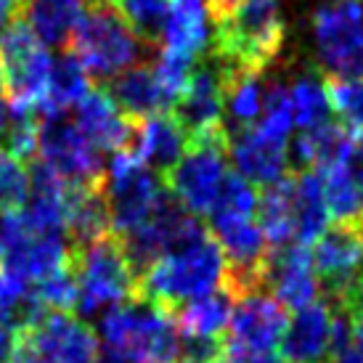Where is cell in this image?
Listing matches in <instances>:
<instances>
[{
  "mask_svg": "<svg viewBox=\"0 0 363 363\" xmlns=\"http://www.w3.org/2000/svg\"><path fill=\"white\" fill-rule=\"evenodd\" d=\"M223 99H225V64L207 51L196 59L186 91L172 104L170 114L178 120L186 135L223 122Z\"/></svg>",
  "mask_w": 363,
  "mask_h": 363,
  "instance_id": "13",
  "label": "cell"
},
{
  "mask_svg": "<svg viewBox=\"0 0 363 363\" xmlns=\"http://www.w3.org/2000/svg\"><path fill=\"white\" fill-rule=\"evenodd\" d=\"M51 53L32 30L19 19L11 16L0 30V74H3V93L9 109L32 106L45 96L48 74H51Z\"/></svg>",
  "mask_w": 363,
  "mask_h": 363,
  "instance_id": "8",
  "label": "cell"
},
{
  "mask_svg": "<svg viewBox=\"0 0 363 363\" xmlns=\"http://www.w3.org/2000/svg\"><path fill=\"white\" fill-rule=\"evenodd\" d=\"M286 149V138L273 135L257 125L228 133V157L236 164V172L255 189L276 183L289 172Z\"/></svg>",
  "mask_w": 363,
  "mask_h": 363,
  "instance_id": "15",
  "label": "cell"
},
{
  "mask_svg": "<svg viewBox=\"0 0 363 363\" xmlns=\"http://www.w3.org/2000/svg\"><path fill=\"white\" fill-rule=\"evenodd\" d=\"M329 326H332V303L326 297L297 308L279 342L284 363L329 361Z\"/></svg>",
  "mask_w": 363,
  "mask_h": 363,
  "instance_id": "18",
  "label": "cell"
},
{
  "mask_svg": "<svg viewBox=\"0 0 363 363\" xmlns=\"http://www.w3.org/2000/svg\"><path fill=\"white\" fill-rule=\"evenodd\" d=\"M99 332L106 347L120 350L130 363H175L181 358V329L172 313L135 294L99 315Z\"/></svg>",
  "mask_w": 363,
  "mask_h": 363,
  "instance_id": "3",
  "label": "cell"
},
{
  "mask_svg": "<svg viewBox=\"0 0 363 363\" xmlns=\"http://www.w3.org/2000/svg\"><path fill=\"white\" fill-rule=\"evenodd\" d=\"M16 6H19V0H0V30H3V24L16 13Z\"/></svg>",
  "mask_w": 363,
  "mask_h": 363,
  "instance_id": "43",
  "label": "cell"
},
{
  "mask_svg": "<svg viewBox=\"0 0 363 363\" xmlns=\"http://www.w3.org/2000/svg\"><path fill=\"white\" fill-rule=\"evenodd\" d=\"M0 260H3V242H0Z\"/></svg>",
  "mask_w": 363,
  "mask_h": 363,
  "instance_id": "49",
  "label": "cell"
},
{
  "mask_svg": "<svg viewBox=\"0 0 363 363\" xmlns=\"http://www.w3.org/2000/svg\"><path fill=\"white\" fill-rule=\"evenodd\" d=\"M96 363H130V361H128L120 350H114V347H104V350H99V355H96Z\"/></svg>",
  "mask_w": 363,
  "mask_h": 363,
  "instance_id": "42",
  "label": "cell"
},
{
  "mask_svg": "<svg viewBox=\"0 0 363 363\" xmlns=\"http://www.w3.org/2000/svg\"><path fill=\"white\" fill-rule=\"evenodd\" d=\"M233 300L236 297L231 289H225L220 284L218 289L175 308L172 318L181 329V337H225Z\"/></svg>",
  "mask_w": 363,
  "mask_h": 363,
  "instance_id": "26",
  "label": "cell"
},
{
  "mask_svg": "<svg viewBox=\"0 0 363 363\" xmlns=\"http://www.w3.org/2000/svg\"><path fill=\"white\" fill-rule=\"evenodd\" d=\"M255 220L262 228L271 250L286 247L294 242V172L289 170L276 183L262 186L257 194Z\"/></svg>",
  "mask_w": 363,
  "mask_h": 363,
  "instance_id": "24",
  "label": "cell"
},
{
  "mask_svg": "<svg viewBox=\"0 0 363 363\" xmlns=\"http://www.w3.org/2000/svg\"><path fill=\"white\" fill-rule=\"evenodd\" d=\"M175 363H196V361H189V358H181V361H175Z\"/></svg>",
  "mask_w": 363,
  "mask_h": 363,
  "instance_id": "48",
  "label": "cell"
},
{
  "mask_svg": "<svg viewBox=\"0 0 363 363\" xmlns=\"http://www.w3.org/2000/svg\"><path fill=\"white\" fill-rule=\"evenodd\" d=\"M130 152L149 170L164 178L186 152V133L170 111H157L152 117L135 120Z\"/></svg>",
  "mask_w": 363,
  "mask_h": 363,
  "instance_id": "21",
  "label": "cell"
},
{
  "mask_svg": "<svg viewBox=\"0 0 363 363\" xmlns=\"http://www.w3.org/2000/svg\"><path fill=\"white\" fill-rule=\"evenodd\" d=\"M355 189H358V223L363 225V170L355 175Z\"/></svg>",
  "mask_w": 363,
  "mask_h": 363,
  "instance_id": "46",
  "label": "cell"
},
{
  "mask_svg": "<svg viewBox=\"0 0 363 363\" xmlns=\"http://www.w3.org/2000/svg\"><path fill=\"white\" fill-rule=\"evenodd\" d=\"M313 271L321 286V297L329 303L340 300L347 284L363 271V225L361 223H334L311 244Z\"/></svg>",
  "mask_w": 363,
  "mask_h": 363,
  "instance_id": "12",
  "label": "cell"
},
{
  "mask_svg": "<svg viewBox=\"0 0 363 363\" xmlns=\"http://www.w3.org/2000/svg\"><path fill=\"white\" fill-rule=\"evenodd\" d=\"M9 363H53V361L38 347V342L32 340V334L27 329H19V332H13Z\"/></svg>",
  "mask_w": 363,
  "mask_h": 363,
  "instance_id": "38",
  "label": "cell"
},
{
  "mask_svg": "<svg viewBox=\"0 0 363 363\" xmlns=\"http://www.w3.org/2000/svg\"><path fill=\"white\" fill-rule=\"evenodd\" d=\"M91 88V74L85 72L80 59L72 51H61L56 56V61L51 64L48 88H45L43 101L38 104V117L40 114H56V111L72 109Z\"/></svg>",
  "mask_w": 363,
  "mask_h": 363,
  "instance_id": "29",
  "label": "cell"
},
{
  "mask_svg": "<svg viewBox=\"0 0 363 363\" xmlns=\"http://www.w3.org/2000/svg\"><path fill=\"white\" fill-rule=\"evenodd\" d=\"M220 363H284V358L276 353H242V350H231L225 345Z\"/></svg>",
  "mask_w": 363,
  "mask_h": 363,
  "instance_id": "40",
  "label": "cell"
},
{
  "mask_svg": "<svg viewBox=\"0 0 363 363\" xmlns=\"http://www.w3.org/2000/svg\"><path fill=\"white\" fill-rule=\"evenodd\" d=\"M99 85H104V91L111 96V101L117 104L122 114L133 122L152 117L157 111H167L157 77H154L152 61H135L133 67L122 69L120 74H114L111 80L99 82Z\"/></svg>",
  "mask_w": 363,
  "mask_h": 363,
  "instance_id": "22",
  "label": "cell"
},
{
  "mask_svg": "<svg viewBox=\"0 0 363 363\" xmlns=\"http://www.w3.org/2000/svg\"><path fill=\"white\" fill-rule=\"evenodd\" d=\"M239 0H204V9H207V16L215 19V16H223L236 6Z\"/></svg>",
  "mask_w": 363,
  "mask_h": 363,
  "instance_id": "41",
  "label": "cell"
},
{
  "mask_svg": "<svg viewBox=\"0 0 363 363\" xmlns=\"http://www.w3.org/2000/svg\"><path fill=\"white\" fill-rule=\"evenodd\" d=\"M74 125L99 152H125L133 146L135 122L122 114L104 85L91 88L74 104Z\"/></svg>",
  "mask_w": 363,
  "mask_h": 363,
  "instance_id": "17",
  "label": "cell"
},
{
  "mask_svg": "<svg viewBox=\"0 0 363 363\" xmlns=\"http://www.w3.org/2000/svg\"><path fill=\"white\" fill-rule=\"evenodd\" d=\"M30 196V170L0 149V215L21 212Z\"/></svg>",
  "mask_w": 363,
  "mask_h": 363,
  "instance_id": "34",
  "label": "cell"
},
{
  "mask_svg": "<svg viewBox=\"0 0 363 363\" xmlns=\"http://www.w3.org/2000/svg\"><path fill=\"white\" fill-rule=\"evenodd\" d=\"M69 51L99 82L111 80L122 69L141 61L143 45L111 9L109 0H88L69 38Z\"/></svg>",
  "mask_w": 363,
  "mask_h": 363,
  "instance_id": "6",
  "label": "cell"
},
{
  "mask_svg": "<svg viewBox=\"0 0 363 363\" xmlns=\"http://www.w3.org/2000/svg\"><path fill=\"white\" fill-rule=\"evenodd\" d=\"M88 0H19L16 13L45 48H67Z\"/></svg>",
  "mask_w": 363,
  "mask_h": 363,
  "instance_id": "23",
  "label": "cell"
},
{
  "mask_svg": "<svg viewBox=\"0 0 363 363\" xmlns=\"http://www.w3.org/2000/svg\"><path fill=\"white\" fill-rule=\"evenodd\" d=\"M72 273L77 279V305L82 321L99 318L111 305H120L135 294L138 273L128 260L117 233L82 247H72Z\"/></svg>",
  "mask_w": 363,
  "mask_h": 363,
  "instance_id": "4",
  "label": "cell"
},
{
  "mask_svg": "<svg viewBox=\"0 0 363 363\" xmlns=\"http://www.w3.org/2000/svg\"><path fill=\"white\" fill-rule=\"evenodd\" d=\"M257 212V189L250 181H244L236 170H228L223 189L218 194L215 210L210 215H242V218H255ZM207 215V218H210Z\"/></svg>",
  "mask_w": 363,
  "mask_h": 363,
  "instance_id": "36",
  "label": "cell"
},
{
  "mask_svg": "<svg viewBox=\"0 0 363 363\" xmlns=\"http://www.w3.org/2000/svg\"><path fill=\"white\" fill-rule=\"evenodd\" d=\"M225 64V61H223ZM262 109V74L236 69L225 64V99H223V125L228 133L250 128Z\"/></svg>",
  "mask_w": 363,
  "mask_h": 363,
  "instance_id": "28",
  "label": "cell"
},
{
  "mask_svg": "<svg viewBox=\"0 0 363 363\" xmlns=\"http://www.w3.org/2000/svg\"><path fill=\"white\" fill-rule=\"evenodd\" d=\"M289 99H292V122L300 130H311L323 122H332V106L326 99L323 74L313 64L292 77Z\"/></svg>",
  "mask_w": 363,
  "mask_h": 363,
  "instance_id": "30",
  "label": "cell"
},
{
  "mask_svg": "<svg viewBox=\"0 0 363 363\" xmlns=\"http://www.w3.org/2000/svg\"><path fill=\"white\" fill-rule=\"evenodd\" d=\"M321 172H294V242L311 247L329 225Z\"/></svg>",
  "mask_w": 363,
  "mask_h": 363,
  "instance_id": "27",
  "label": "cell"
},
{
  "mask_svg": "<svg viewBox=\"0 0 363 363\" xmlns=\"http://www.w3.org/2000/svg\"><path fill=\"white\" fill-rule=\"evenodd\" d=\"M334 305H340V308L350 315V321H361L363 318V271L347 284V289L340 294V300H334Z\"/></svg>",
  "mask_w": 363,
  "mask_h": 363,
  "instance_id": "39",
  "label": "cell"
},
{
  "mask_svg": "<svg viewBox=\"0 0 363 363\" xmlns=\"http://www.w3.org/2000/svg\"><path fill=\"white\" fill-rule=\"evenodd\" d=\"M262 289L279 300L284 308H305L308 303L321 297V286L313 271V260L308 247L286 244L268 252L265 271H262Z\"/></svg>",
  "mask_w": 363,
  "mask_h": 363,
  "instance_id": "14",
  "label": "cell"
},
{
  "mask_svg": "<svg viewBox=\"0 0 363 363\" xmlns=\"http://www.w3.org/2000/svg\"><path fill=\"white\" fill-rule=\"evenodd\" d=\"M353 347L363 355V318L353 321Z\"/></svg>",
  "mask_w": 363,
  "mask_h": 363,
  "instance_id": "45",
  "label": "cell"
},
{
  "mask_svg": "<svg viewBox=\"0 0 363 363\" xmlns=\"http://www.w3.org/2000/svg\"><path fill=\"white\" fill-rule=\"evenodd\" d=\"M32 292L48 311L72 313L77 305V279H74L72 268H64L48 279L32 284Z\"/></svg>",
  "mask_w": 363,
  "mask_h": 363,
  "instance_id": "37",
  "label": "cell"
},
{
  "mask_svg": "<svg viewBox=\"0 0 363 363\" xmlns=\"http://www.w3.org/2000/svg\"><path fill=\"white\" fill-rule=\"evenodd\" d=\"M38 152L67 183H104L106 167L101 152L82 135L67 111L38 117Z\"/></svg>",
  "mask_w": 363,
  "mask_h": 363,
  "instance_id": "10",
  "label": "cell"
},
{
  "mask_svg": "<svg viewBox=\"0 0 363 363\" xmlns=\"http://www.w3.org/2000/svg\"><path fill=\"white\" fill-rule=\"evenodd\" d=\"M225 175H228V128L218 122L186 135V152L178 164L162 178V183L191 215L207 218L215 210Z\"/></svg>",
  "mask_w": 363,
  "mask_h": 363,
  "instance_id": "5",
  "label": "cell"
},
{
  "mask_svg": "<svg viewBox=\"0 0 363 363\" xmlns=\"http://www.w3.org/2000/svg\"><path fill=\"white\" fill-rule=\"evenodd\" d=\"M326 363H363V355L358 353V350H347L345 355H337V358H329Z\"/></svg>",
  "mask_w": 363,
  "mask_h": 363,
  "instance_id": "44",
  "label": "cell"
},
{
  "mask_svg": "<svg viewBox=\"0 0 363 363\" xmlns=\"http://www.w3.org/2000/svg\"><path fill=\"white\" fill-rule=\"evenodd\" d=\"M111 231L104 183H67L64 194V236L69 247H82Z\"/></svg>",
  "mask_w": 363,
  "mask_h": 363,
  "instance_id": "20",
  "label": "cell"
},
{
  "mask_svg": "<svg viewBox=\"0 0 363 363\" xmlns=\"http://www.w3.org/2000/svg\"><path fill=\"white\" fill-rule=\"evenodd\" d=\"M355 154H358V157L363 160V130L355 135Z\"/></svg>",
  "mask_w": 363,
  "mask_h": 363,
  "instance_id": "47",
  "label": "cell"
},
{
  "mask_svg": "<svg viewBox=\"0 0 363 363\" xmlns=\"http://www.w3.org/2000/svg\"><path fill=\"white\" fill-rule=\"evenodd\" d=\"M315 69L326 77H363V0H329L311 21Z\"/></svg>",
  "mask_w": 363,
  "mask_h": 363,
  "instance_id": "7",
  "label": "cell"
},
{
  "mask_svg": "<svg viewBox=\"0 0 363 363\" xmlns=\"http://www.w3.org/2000/svg\"><path fill=\"white\" fill-rule=\"evenodd\" d=\"M225 260L218 242L207 231L204 236L175 247L138 273L135 297L149 300L164 311H175L189 300L218 289L223 284Z\"/></svg>",
  "mask_w": 363,
  "mask_h": 363,
  "instance_id": "2",
  "label": "cell"
},
{
  "mask_svg": "<svg viewBox=\"0 0 363 363\" xmlns=\"http://www.w3.org/2000/svg\"><path fill=\"white\" fill-rule=\"evenodd\" d=\"M292 172L315 170L323 172L337 164H350L355 157V135L347 133L340 122H323L311 130H300L286 149Z\"/></svg>",
  "mask_w": 363,
  "mask_h": 363,
  "instance_id": "19",
  "label": "cell"
},
{
  "mask_svg": "<svg viewBox=\"0 0 363 363\" xmlns=\"http://www.w3.org/2000/svg\"><path fill=\"white\" fill-rule=\"evenodd\" d=\"M326 99L332 106V114L347 133L363 130V77H326L323 74Z\"/></svg>",
  "mask_w": 363,
  "mask_h": 363,
  "instance_id": "33",
  "label": "cell"
},
{
  "mask_svg": "<svg viewBox=\"0 0 363 363\" xmlns=\"http://www.w3.org/2000/svg\"><path fill=\"white\" fill-rule=\"evenodd\" d=\"M27 332L53 363H96L99 355L96 329L72 313L48 311Z\"/></svg>",
  "mask_w": 363,
  "mask_h": 363,
  "instance_id": "16",
  "label": "cell"
},
{
  "mask_svg": "<svg viewBox=\"0 0 363 363\" xmlns=\"http://www.w3.org/2000/svg\"><path fill=\"white\" fill-rule=\"evenodd\" d=\"M164 183L130 149L114 152L104 175V194L109 204L111 233H125L143 223L160 202Z\"/></svg>",
  "mask_w": 363,
  "mask_h": 363,
  "instance_id": "9",
  "label": "cell"
},
{
  "mask_svg": "<svg viewBox=\"0 0 363 363\" xmlns=\"http://www.w3.org/2000/svg\"><path fill=\"white\" fill-rule=\"evenodd\" d=\"M323 199L334 223H358V189L350 164H337L321 172Z\"/></svg>",
  "mask_w": 363,
  "mask_h": 363,
  "instance_id": "32",
  "label": "cell"
},
{
  "mask_svg": "<svg viewBox=\"0 0 363 363\" xmlns=\"http://www.w3.org/2000/svg\"><path fill=\"white\" fill-rule=\"evenodd\" d=\"M146 51H160L172 0H109Z\"/></svg>",
  "mask_w": 363,
  "mask_h": 363,
  "instance_id": "31",
  "label": "cell"
},
{
  "mask_svg": "<svg viewBox=\"0 0 363 363\" xmlns=\"http://www.w3.org/2000/svg\"><path fill=\"white\" fill-rule=\"evenodd\" d=\"M289 323V313L265 289L244 292L233 300L225 329V345L242 353H271L279 347Z\"/></svg>",
  "mask_w": 363,
  "mask_h": 363,
  "instance_id": "11",
  "label": "cell"
},
{
  "mask_svg": "<svg viewBox=\"0 0 363 363\" xmlns=\"http://www.w3.org/2000/svg\"><path fill=\"white\" fill-rule=\"evenodd\" d=\"M210 51L236 69L265 74L286 43V21L279 0H239L228 13L210 19Z\"/></svg>",
  "mask_w": 363,
  "mask_h": 363,
  "instance_id": "1",
  "label": "cell"
},
{
  "mask_svg": "<svg viewBox=\"0 0 363 363\" xmlns=\"http://www.w3.org/2000/svg\"><path fill=\"white\" fill-rule=\"evenodd\" d=\"M257 128L289 138L292 130V99H289V88L284 85V80H271L268 88L262 93V109L260 117L255 122Z\"/></svg>",
  "mask_w": 363,
  "mask_h": 363,
  "instance_id": "35",
  "label": "cell"
},
{
  "mask_svg": "<svg viewBox=\"0 0 363 363\" xmlns=\"http://www.w3.org/2000/svg\"><path fill=\"white\" fill-rule=\"evenodd\" d=\"M160 48L199 59L210 48V16L204 0H172Z\"/></svg>",
  "mask_w": 363,
  "mask_h": 363,
  "instance_id": "25",
  "label": "cell"
}]
</instances>
